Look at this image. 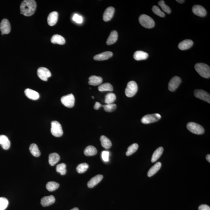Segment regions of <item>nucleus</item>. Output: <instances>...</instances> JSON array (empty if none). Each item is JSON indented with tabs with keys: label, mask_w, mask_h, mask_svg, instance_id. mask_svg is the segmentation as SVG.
<instances>
[{
	"label": "nucleus",
	"mask_w": 210,
	"mask_h": 210,
	"mask_svg": "<svg viewBox=\"0 0 210 210\" xmlns=\"http://www.w3.org/2000/svg\"><path fill=\"white\" fill-rule=\"evenodd\" d=\"M11 25L8 20L6 19H3L0 23V30L2 33L8 34L10 32Z\"/></svg>",
	"instance_id": "obj_12"
},
{
	"label": "nucleus",
	"mask_w": 210,
	"mask_h": 210,
	"mask_svg": "<svg viewBox=\"0 0 210 210\" xmlns=\"http://www.w3.org/2000/svg\"><path fill=\"white\" fill-rule=\"evenodd\" d=\"M152 12L156 15L161 17H164L165 14L163 12L160 10V9L156 6H154L152 8Z\"/></svg>",
	"instance_id": "obj_41"
},
{
	"label": "nucleus",
	"mask_w": 210,
	"mask_h": 210,
	"mask_svg": "<svg viewBox=\"0 0 210 210\" xmlns=\"http://www.w3.org/2000/svg\"><path fill=\"white\" fill-rule=\"evenodd\" d=\"M51 132L52 134L56 137H60L62 136L63 131L61 124L57 121H52Z\"/></svg>",
	"instance_id": "obj_6"
},
{
	"label": "nucleus",
	"mask_w": 210,
	"mask_h": 210,
	"mask_svg": "<svg viewBox=\"0 0 210 210\" xmlns=\"http://www.w3.org/2000/svg\"><path fill=\"white\" fill-rule=\"evenodd\" d=\"M58 12H53L49 14L48 17L47 21L48 24L50 26H53L57 23L58 19Z\"/></svg>",
	"instance_id": "obj_16"
},
{
	"label": "nucleus",
	"mask_w": 210,
	"mask_h": 210,
	"mask_svg": "<svg viewBox=\"0 0 210 210\" xmlns=\"http://www.w3.org/2000/svg\"><path fill=\"white\" fill-rule=\"evenodd\" d=\"M55 202V197L53 195L44 197L41 199V204L43 207H47L53 204Z\"/></svg>",
	"instance_id": "obj_17"
},
{
	"label": "nucleus",
	"mask_w": 210,
	"mask_h": 210,
	"mask_svg": "<svg viewBox=\"0 0 210 210\" xmlns=\"http://www.w3.org/2000/svg\"><path fill=\"white\" fill-rule=\"evenodd\" d=\"M59 187V184L54 181H50L47 183L46 185V188L50 192H53L56 190Z\"/></svg>",
	"instance_id": "obj_33"
},
{
	"label": "nucleus",
	"mask_w": 210,
	"mask_h": 210,
	"mask_svg": "<svg viewBox=\"0 0 210 210\" xmlns=\"http://www.w3.org/2000/svg\"><path fill=\"white\" fill-rule=\"evenodd\" d=\"M25 94L27 97L29 99L37 100L39 99L40 96L38 92L31 89L27 88L25 90Z\"/></svg>",
	"instance_id": "obj_19"
},
{
	"label": "nucleus",
	"mask_w": 210,
	"mask_h": 210,
	"mask_svg": "<svg viewBox=\"0 0 210 210\" xmlns=\"http://www.w3.org/2000/svg\"><path fill=\"white\" fill-rule=\"evenodd\" d=\"M29 150L32 155L34 156V157H38L40 156V152L38 146L36 144H31L30 146Z\"/></svg>",
	"instance_id": "obj_31"
},
{
	"label": "nucleus",
	"mask_w": 210,
	"mask_h": 210,
	"mask_svg": "<svg viewBox=\"0 0 210 210\" xmlns=\"http://www.w3.org/2000/svg\"><path fill=\"white\" fill-rule=\"evenodd\" d=\"M116 99V96L115 94L109 93L107 94L105 96V102L106 104H112Z\"/></svg>",
	"instance_id": "obj_34"
},
{
	"label": "nucleus",
	"mask_w": 210,
	"mask_h": 210,
	"mask_svg": "<svg viewBox=\"0 0 210 210\" xmlns=\"http://www.w3.org/2000/svg\"><path fill=\"white\" fill-rule=\"evenodd\" d=\"M72 20L76 23L81 24L83 22V18L82 16L78 14H75L72 17Z\"/></svg>",
	"instance_id": "obj_42"
},
{
	"label": "nucleus",
	"mask_w": 210,
	"mask_h": 210,
	"mask_svg": "<svg viewBox=\"0 0 210 210\" xmlns=\"http://www.w3.org/2000/svg\"><path fill=\"white\" fill-rule=\"evenodd\" d=\"M181 82L180 78L177 76H174L171 79L168 83V90L171 92H174L180 85Z\"/></svg>",
	"instance_id": "obj_10"
},
{
	"label": "nucleus",
	"mask_w": 210,
	"mask_h": 210,
	"mask_svg": "<svg viewBox=\"0 0 210 210\" xmlns=\"http://www.w3.org/2000/svg\"><path fill=\"white\" fill-rule=\"evenodd\" d=\"M159 5L160 6L161 8H162V10H163L164 12H166V13L168 14H170L171 13V8L168 6L166 5V4H165V2L163 0L160 1L158 2Z\"/></svg>",
	"instance_id": "obj_40"
},
{
	"label": "nucleus",
	"mask_w": 210,
	"mask_h": 210,
	"mask_svg": "<svg viewBox=\"0 0 210 210\" xmlns=\"http://www.w3.org/2000/svg\"><path fill=\"white\" fill-rule=\"evenodd\" d=\"M109 152L108 151H103L102 152V160L105 162H108L109 161Z\"/></svg>",
	"instance_id": "obj_43"
},
{
	"label": "nucleus",
	"mask_w": 210,
	"mask_h": 210,
	"mask_svg": "<svg viewBox=\"0 0 210 210\" xmlns=\"http://www.w3.org/2000/svg\"><path fill=\"white\" fill-rule=\"evenodd\" d=\"M9 204L8 200L4 197H0V210H5Z\"/></svg>",
	"instance_id": "obj_39"
},
{
	"label": "nucleus",
	"mask_w": 210,
	"mask_h": 210,
	"mask_svg": "<svg viewBox=\"0 0 210 210\" xmlns=\"http://www.w3.org/2000/svg\"><path fill=\"white\" fill-rule=\"evenodd\" d=\"M194 95L196 98L208 103H210V95L205 91L200 89L196 90L194 91Z\"/></svg>",
	"instance_id": "obj_9"
},
{
	"label": "nucleus",
	"mask_w": 210,
	"mask_h": 210,
	"mask_svg": "<svg viewBox=\"0 0 210 210\" xmlns=\"http://www.w3.org/2000/svg\"><path fill=\"white\" fill-rule=\"evenodd\" d=\"M139 22L142 26L147 28H153L155 25V22L153 19L149 16L145 14L140 16Z\"/></svg>",
	"instance_id": "obj_3"
},
{
	"label": "nucleus",
	"mask_w": 210,
	"mask_h": 210,
	"mask_svg": "<svg viewBox=\"0 0 210 210\" xmlns=\"http://www.w3.org/2000/svg\"><path fill=\"white\" fill-rule=\"evenodd\" d=\"M148 54L147 52L142 51H138L135 52L133 54V57L135 60L139 61V60L146 59L148 57Z\"/></svg>",
	"instance_id": "obj_23"
},
{
	"label": "nucleus",
	"mask_w": 210,
	"mask_h": 210,
	"mask_svg": "<svg viewBox=\"0 0 210 210\" xmlns=\"http://www.w3.org/2000/svg\"><path fill=\"white\" fill-rule=\"evenodd\" d=\"M60 160V157L58 154L54 152L50 154L49 156V163L51 166H54L58 163Z\"/></svg>",
	"instance_id": "obj_26"
},
{
	"label": "nucleus",
	"mask_w": 210,
	"mask_h": 210,
	"mask_svg": "<svg viewBox=\"0 0 210 210\" xmlns=\"http://www.w3.org/2000/svg\"><path fill=\"white\" fill-rule=\"evenodd\" d=\"M199 210H210V208L208 205L203 204L201 205L199 207Z\"/></svg>",
	"instance_id": "obj_44"
},
{
	"label": "nucleus",
	"mask_w": 210,
	"mask_h": 210,
	"mask_svg": "<svg viewBox=\"0 0 210 210\" xmlns=\"http://www.w3.org/2000/svg\"><path fill=\"white\" fill-rule=\"evenodd\" d=\"M187 128L189 131L194 134L201 135L203 134L205 132L203 127L196 122H188L187 125Z\"/></svg>",
	"instance_id": "obj_4"
},
{
	"label": "nucleus",
	"mask_w": 210,
	"mask_h": 210,
	"mask_svg": "<svg viewBox=\"0 0 210 210\" xmlns=\"http://www.w3.org/2000/svg\"><path fill=\"white\" fill-rule=\"evenodd\" d=\"M176 1L179 3H183L185 1H184V0H177Z\"/></svg>",
	"instance_id": "obj_47"
},
{
	"label": "nucleus",
	"mask_w": 210,
	"mask_h": 210,
	"mask_svg": "<svg viewBox=\"0 0 210 210\" xmlns=\"http://www.w3.org/2000/svg\"><path fill=\"white\" fill-rule=\"evenodd\" d=\"M206 158L207 160L209 162V163H210V155H209H209H207Z\"/></svg>",
	"instance_id": "obj_46"
},
{
	"label": "nucleus",
	"mask_w": 210,
	"mask_h": 210,
	"mask_svg": "<svg viewBox=\"0 0 210 210\" xmlns=\"http://www.w3.org/2000/svg\"><path fill=\"white\" fill-rule=\"evenodd\" d=\"M101 144L103 148L106 149H109L112 146V143L110 140L104 136H102L100 138Z\"/></svg>",
	"instance_id": "obj_28"
},
{
	"label": "nucleus",
	"mask_w": 210,
	"mask_h": 210,
	"mask_svg": "<svg viewBox=\"0 0 210 210\" xmlns=\"http://www.w3.org/2000/svg\"><path fill=\"white\" fill-rule=\"evenodd\" d=\"M61 101L62 104L66 107L72 108L74 106V97L72 94H69L62 97Z\"/></svg>",
	"instance_id": "obj_8"
},
{
	"label": "nucleus",
	"mask_w": 210,
	"mask_h": 210,
	"mask_svg": "<svg viewBox=\"0 0 210 210\" xmlns=\"http://www.w3.org/2000/svg\"><path fill=\"white\" fill-rule=\"evenodd\" d=\"M89 165L87 163H84L79 164L76 168L78 173L82 174L85 172L88 169Z\"/></svg>",
	"instance_id": "obj_37"
},
{
	"label": "nucleus",
	"mask_w": 210,
	"mask_h": 210,
	"mask_svg": "<svg viewBox=\"0 0 210 210\" xmlns=\"http://www.w3.org/2000/svg\"><path fill=\"white\" fill-rule=\"evenodd\" d=\"M36 7V2L34 0H25L20 5V13L25 16H31L34 13Z\"/></svg>",
	"instance_id": "obj_1"
},
{
	"label": "nucleus",
	"mask_w": 210,
	"mask_h": 210,
	"mask_svg": "<svg viewBox=\"0 0 210 210\" xmlns=\"http://www.w3.org/2000/svg\"><path fill=\"white\" fill-rule=\"evenodd\" d=\"M92 98H94V97L92 96Z\"/></svg>",
	"instance_id": "obj_49"
},
{
	"label": "nucleus",
	"mask_w": 210,
	"mask_h": 210,
	"mask_svg": "<svg viewBox=\"0 0 210 210\" xmlns=\"http://www.w3.org/2000/svg\"><path fill=\"white\" fill-rule=\"evenodd\" d=\"M192 12L195 15L200 17H204L207 15V11L205 8L198 5L192 7Z\"/></svg>",
	"instance_id": "obj_13"
},
{
	"label": "nucleus",
	"mask_w": 210,
	"mask_h": 210,
	"mask_svg": "<svg viewBox=\"0 0 210 210\" xmlns=\"http://www.w3.org/2000/svg\"><path fill=\"white\" fill-rule=\"evenodd\" d=\"M0 144L3 149L7 150L10 147V142L7 136L4 135H0Z\"/></svg>",
	"instance_id": "obj_22"
},
{
	"label": "nucleus",
	"mask_w": 210,
	"mask_h": 210,
	"mask_svg": "<svg viewBox=\"0 0 210 210\" xmlns=\"http://www.w3.org/2000/svg\"><path fill=\"white\" fill-rule=\"evenodd\" d=\"M193 42L191 40L186 39L181 41L178 45V48L181 50L190 49L193 45Z\"/></svg>",
	"instance_id": "obj_20"
},
{
	"label": "nucleus",
	"mask_w": 210,
	"mask_h": 210,
	"mask_svg": "<svg viewBox=\"0 0 210 210\" xmlns=\"http://www.w3.org/2000/svg\"><path fill=\"white\" fill-rule=\"evenodd\" d=\"M195 68L202 77L206 78L210 77V68L208 65L203 63H197L195 65Z\"/></svg>",
	"instance_id": "obj_2"
},
{
	"label": "nucleus",
	"mask_w": 210,
	"mask_h": 210,
	"mask_svg": "<svg viewBox=\"0 0 210 210\" xmlns=\"http://www.w3.org/2000/svg\"><path fill=\"white\" fill-rule=\"evenodd\" d=\"M98 90L100 92L104 91H112L113 88L110 83L107 82L102 84L98 87Z\"/></svg>",
	"instance_id": "obj_32"
},
{
	"label": "nucleus",
	"mask_w": 210,
	"mask_h": 210,
	"mask_svg": "<svg viewBox=\"0 0 210 210\" xmlns=\"http://www.w3.org/2000/svg\"><path fill=\"white\" fill-rule=\"evenodd\" d=\"M103 79L100 76H92L89 78L88 84L90 85L97 86L102 83Z\"/></svg>",
	"instance_id": "obj_21"
},
{
	"label": "nucleus",
	"mask_w": 210,
	"mask_h": 210,
	"mask_svg": "<svg viewBox=\"0 0 210 210\" xmlns=\"http://www.w3.org/2000/svg\"><path fill=\"white\" fill-rule=\"evenodd\" d=\"M163 148L162 147L158 148L155 151L152 157V163L156 162L160 158L163 153Z\"/></svg>",
	"instance_id": "obj_30"
},
{
	"label": "nucleus",
	"mask_w": 210,
	"mask_h": 210,
	"mask_svg": "<svg viewBox=\"0 0 210 210\" xmlns=\"http://www.w3.org/2000/svg\"><path fill=\"white\" fill-rule=\"evenodd\" d=\"M138 147H139V145L137 143H134V144L131 145L128 148L126 155L127 156H129L132 155L133 153H135L137 151Z\"/></svg>",
	"instance_id": "obj_35"
},
{
	"label": "nucleus",
	"mask_w": 210,
	"mask_h": 210,
	"mask_svg": "<svg viewBox=\"0 0 210 210\" xmlns=\"http://www.w3.org/2000/svg\"><path fill=\"white\" fill-rule=\"evenodd\" d=\"M71 210H79L78 209V208H73V209H72Z\"/></svg>",
	"instance_id": "obj_48"
},
{
	"label": "nucleus",
	"mask_w": 210,
	"mask_h": 210,
	"mask_svg": "<svg viewBox=\"0 0 210 210\" xmlns=\"http://www.w3.org/2000/svg\"><path fill=\"white\" fill-rule=\"evenodd\" d=\"M57 172L60 173L61 175L66 174V164L62 163L57 165L56 167Z\"/></svg>",
	"instance_id": "obj_36"
},
{
	"label": "nucleus",
	"mask_w": 210,
	"mask_h": 210,
	"mask_svg": "<svg viewBox=\"0 0 210 210\" xmlns=\"http://www.w3.org/2000/svg\"><path fill=\"white\" fill-rule=\"evenodd\" d=\"M103 176L102 175H98L92 178L88 182V187L90 188H92L96 186L102 180Z\"/></svg>",
	"instance_id": "obj_18"
},
{
	"label": "nucleus",
	"mask_w": 210,
	"mask_h": 210,
	"mask_svg": "<svg viewBox=\"0 0 210 210\" xmlns=\"http://www.w3.org/2000/svg\"><path fill=\"white\" fill-rule=\"evenodd\" d=\"M98 150L94 146H89L84 150V154L87 156H92L96 155Z\"/></svg>",
	"instance_id": "obj_29"
},
{
	"label": "nucleus",
	"mask_w": 210,
	"mask_h": 210,
	"mask_svg": "<svg viewBox=\"0 0 210 210\" xmlns=\"http://www.w3.org/2000/svg\"><path fill=\"white\" fill-rule=\"evenodd\" d=\"M118 38V34L116 31H112L110 34L109 38H108L106 41V44L108 45H111L116 42Z\"/></svg>",
	"instance_id": "obj_25"
},
{
	"label": "nucleus",
	"mask_w": 210,
	"mask_h": 210,
	"mask_svg": "<svg viewBox=\"0 0 210 210\" xmlns=\"http://www.w3.org/2000/svg\"><path fill=\"white\" fill-rule=\"evenodd\" d=\"M112 52L109 51L106 52L95 55L93 57V59L97 61H102L108 59L112 57Z\"/></svg>",
	"instance_id": "obj_15"
},
{
	"label": "nucleus",
	"mask_w": 210,
	"mask_h": 210,
	"mask_svg": "<svg viewBox=\"0 0 210 210\" xmlns=\"http://www.w3.org/2000/svg\"><path fill=\"white\" fill-rule=\"evenodd\" d=\"M161 118L160 114L155 113L147 114L141 119V122L144 124H149L158 121Z\"/></svg>",
	"instance_id": "obj_7"
},
{
	"label": "nucleus",
	"mask_w": 210,
	"mask_h": 210,
	"mask_svg": "<svg viewBox=\"0 0 210 210\" xmlns=\"http://www.w3.org/2000/svg\"><path fill=\"white\" fill-rule=\"evenodd\" d=\"M138 90L137 84L134 81H130L127 85L125 90L126 95L128 98H131L136 94Z\"/></svg>",
	"instance_id": "obj_5"
},
{
	"label": "nucleus",
	"mask_w": 210,
	"mask_h": 210,
	"mask_svg": "<svg viewBox=\"0 0 210 210\" xmlns=\"http://www.w3.org/2000/svg\"><path fill=\"white\" fill-rule=\"evenodd\" d=\"M37 74L40 78L44 81H47L48 79L52 75L50 71L47 68L44 67L38 68Z\"/></svg>",
	"instance_id": "obj_11"
},
{
	"label": "nucleus",
	"mask_w": 210,
	"mask_h": 210,
	"mask_svg": "<svg viewBox=\"0 0 210 210\" xmlns=\"http://www.w3.org/2000/svg\"><path fill=\"white\" fill-rule=\"evenodd\" d=\"M102 107L104 108V110L107 112H113L117 108V105L114 104H107L103 106L102 105Z\"/></svg>",
	"instance_id": "obj_38"
},
{
	"label": "nucleus",
	"mask_w": 210,
	"mask_h": 210,
	"mask_svg": "<svg viewBox=\"0 0 210 210\" xmlns=\"http://www.w3.org/2000/svg\"><path fill=\"white\" fill-rule=\"evenodd\" d=\"M115 12V9L112 7H108L105 11L103 14V18L105 22H108L113 17Z\"/></svg>",
	"instance_id": "obj_14"
},
{
	"label": "nucleus",
	"mask_w": 210,
	"mask_h": 210,
	"mask_svg": "<svg viewBox=\"0 0 210 210\" xmlns=\"http://www.w3.org/2000/svg\"><path fill=\"white\" fill-rule=\"evenodd\" d=\"M162 166V163L160 162H157L149 170L148 172V176L149 177L153 176L160 169Z\"/></svg>",
	"instance_id": "obj_27"
},
{
	"label": "nucleus",
	"mask_w": 210,
	"mask_h": 210,
	"mask_svg": "<svg viewBox=\"0 0 210 210\" xmlns=\"http://www.w3.org/2000/svg\"><path fill=\"white\" fill-rule=\"evenodd\" d=\"M101 107H102V105L101 103L97 102H95L94 106V108L95 110H98L99 109V108Z\"/></svg>",
	"instance_id": "obj_45"
},
{
	"label": "nucleus",
	"mask_w": 210,
	"mask_h": 210,
	"mask_svg": "<svg viewBox=\"0 0 210 210\" xmlns=\"http://www.w3.org/2000/svg\"><path fill=\"white\" fill-rule=\"evenodd\" d=\"M51 42L53 44H57L60 45H63L66 42L64 38L60 35L55 34L52 36L51 40Z\"/></svg>",
	"instance_id": "obj_24"
}]
</instances>
